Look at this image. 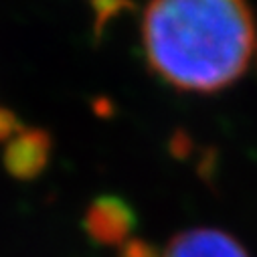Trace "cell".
<instances>
[{"label":"cell","instance_id":"obj_5","mask_svg":"<svg viewBox=\"0 0 257 257\" xmlns=\"http://www.w3.org/2000/svg\"><path fill=\"white\" fill-rule=\"evenodd\" d=\"M13 130H15V125H13V117H11L7 111L0 109V138L7 136V134H9V132H13Z\"/></svg>","mask_w":257,"mask_h":257},{"label":"cell","instance_id":"obj_6","mask_svg":"<svg viewBox=\"0 0 257 257\" xmlns=\"http://www.w3.org/2000/svg\"><path fill=\"white\" fill-rule=\"evenodd\" d=\"M255 45H257V43H255ZM255 53H257V47H255Z\"/></svg>","mask_w":257,"mask_h":257},{"label":"cell","instance_id":"obj_4","mask_svg":"<svg viewBox=\"0 0 257 257\" xmlns=\"http://www.w3.org/2000/svg\"><path fill=\"white\" fill-rule=\"evenodd\" d=\"M121 257H162V253L142 241H132L121 253Z\"/></svg>","mask_w":257,"mask_h":257},{"label":"cell","instance_id":"obj_3","mask_svg":"<svg viewBox=\"0 0 257 257\" xmlns=\"http://www.w3.org/2000/svg\"><path fill=\"white\" fill-rule=\"evenodd\" d=\"M87 225L91 229V235L99 241H117L121 235L127 233L130 227V215L125 207L115 201H99L89 217Z\"/></svg>","mask_w":257,"mask_h":257},{"label":"cell","instance_id":"obj_2","mask_svg":"<svg viewBox=\"0 0 257 257\" xmlns=\"http://www.w3.org/2000/svg\"><path fill=\"white\" fill-rule=\"evenodd\" d=\"M162 257H249V253L233 235L221 229L195 227L174 235Z\"/></svg>","mask_w":257,"mask_h":257},{"label":"cell","instance_id":"obj_1","mask_svg":"<svg viewBox=\"0 0 257 257\" xmlns=\"http://www.w3.org/2000/svg\"><path fill=\"white\" fill-rule=\"evenodd\" d=\"M150 69L180 91L215 93L233 85L255 51L247 0H150L142 17Z\"/></svg>","mask_w":257,"mask_h":257}]
</instances>
